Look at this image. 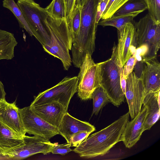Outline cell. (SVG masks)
<instances>
[{
    "mask_svg": "<svg viewBox=\"0 0 160 160\" xmlns=\"http://www.w3.org/2000/svg\"><path fill=\"white\" fill-rule=\"evenodd\" d=\"M129 116L128 112L108 127L89 135L73 151L80 157L87 159L106 154L117 143L121 141V137Z\"/></svg>",
    "mask_w": 160,
    "mask_h": 160,
    "instance_id": "cell-1",
    "label": "cell"
},
{
    "mask_svg": "<svg viewBox=\"0 0 160 160\" xmlns=\"http://www.w3.org/2000/svg\"><path fill=\"white\" fill-rule=\"evenodd\" d=\"M99 0H88L82 7L80 27L73 39L71 49L72 62L79 68L87 54L92 56L95 51L98 23L96 22Z\"/></svg>",
    "mask_w": 160,
    "mask_h": 160,
    "instance_id": "cell-2",
    "label": "cell"
},
{
    "mask_svg": "<svg viewBox=\"0 0 160 160\" xmlns=\"http://www.w3.org/2000/svg\"><path fill=\"white\" fill-rule=\"evenodd\" d=\"M46 21L50 37L49 44L42 46L45 51L62 62L64 70H68L72 65L69 54L73 41L72 35L66 19L54 18L48 14Z\"/></svg>",
    "mask_w": 160,
    "mask_h": 160,
    "instance_id": "cell-3",
    "label": "cell"
},
{
    "mask_svg": "<svg viewBox=\"0 0 160 160\" xmlns=\"http://www.w3.org/2000/svg\"><path fill=\"white\" fill-rule=\"evenodd\" d=\"M100 85L111 102L118 107L124 102L125 94L121 85V73L123 69L118 57L117 46L114 43L110 58L100 62Z\"/></svg>",
    "mask_w": 160,
    "mask_h": 160,
    "instance_id": "cell-4",
    "label": "cell"
},
{
    "mask_svg": "<svg viewBox=\"0 0 160 160\" xmlns=\"http://www.w3.org/2000/svg\"><path fill=\"white\" fill-rule=\"evenodd\" d=\"M17 4L33 36L42 46L49 44L50 31L46 21L48 14L44 8L40 7L33 0L18 1Z\"/></svg>",
    "mask_w": 160,
    "mask_h": 160,
    "instance_id": "cell-5",
    "label": "cell"
},
{
    "mask_svg": "<svg viewBox=\"0 0 160 160\" xmlns=\"http://www.w3.org/2000/svg\"><path fill=\"white\" fill-rule=\"evenodd\" d=\"M78 82L77 76L65 77L55 86L35 96L30 106L57 102L68 111L70 100L77 91Z\"/></svg>",
    "mask_w": 160,
    "mask_h": 160,
    "instance_id": "cell-6",
    "label": "cell"
},
{
    "mask_svg": "<svg viewBox=\"0 0 160 160\" xmlns=\"http://www.w3.org/2000/svg\"><path fill=\"white\" fill-rule=\"evenodd\" d=\"M79 68L78 96L82 100L91 99L94 91L101 87L100 62L95 63L92 56L88 53Z\"/></svg>",
    "mask_w": 160,
    "mask_h": 160,
    "instance_id": "cell-7",
    "label": "cell"
},
{
    "mask_svg": "<svg viewBox=\"0 0 160 160\" xmlns=\"http://www.w3.org/2000/svg\"><path fill=\"white\" fill-rule=\"evenodd\" d=\"M133 24L137 47L143 45L148 47V53L146 58L156 57L160 48V23L155 21L148 13Z\"/></svg>",
    "mask_w": 160,
    "mask_h": 160,
    "instance_id": "cell-8",
    "label": "cell"
},
{
    "mask_svg": "<svg viewBox=\"0 0 160 160\" xmlns=\"http://www.w3.org/2000/svg\"><path fill=\"white\" fill-rule=\"evenodd\" d=\"M49 140L40 136L25 135L22 143L10 151L3 158L7 159L20 160L39 153L47 155L51 152L57 143H52Z\"/></svg>",
    "mask_w": 160,
    "mask_h": 160,
    "instance_id": "cell-9",
    "label": "cell"
},
{
    "mask_svg": "<svg viewBox=\"0 0 160 160\" xmlns=\"http://www.w3.org/2000/svg\"><path fill=\"white\" fill-rule=\"evenodd\" d=\"M19 111L26 133L48 139L59 134L58 128L48 123L36 114L29 106L19 108Z\"/></svg>",
    "mask_w": 160,
    "mask_h": 160,
    "instance_id": "cell-10",
    "label": "cell"
},
{
    "mask_svg": "<svg viewBox=\"0 0 160 160\" xmlns=\"http://www.w3.org/2000/svg\"><path fill=\"white\" fill-rule=\"evenodd\" d=\"M125 79V96L132 119L141 110L143 100L146 95L145 90L141 79L136 76L133 71Z\"/></svg>",
    "mask_w": 160,
    "mask_h": 160,
    "instance_id": "cell-11",
    "label": "cell"
},
{
    "mask_svg": "<svg viewBox=\"0 0 160 160\" xmlns=\"http://www.w3.org/2000/svg\"><path fill=\"white\" fill-rule=\"evenodd\" d=\"M118 52L122 67H123L129 58L135 53L137 44L136 39V28L133 23L126 24L118 30Z\"/></svg>",
    "mask_w": 160,
    "mask_h": 160,
    "instance_id": "cell-12",
    "label": "cell"
},
{
    "mask_svg": "<svg viewBox=\"0 0 160 160\" xmlns=\"http://www.w3.org/2000/svg\"><path fill=\"white\" fill-rule=\"evenodd\" d=\"M16 103V101L10 103L5 99L1 101L0 121L17 134L23 137L26 133L23 127L19 108Z\"/></svg>",
    "mask_w": 160,
    "mask_h": 160,
    "instance_id": "cell-13",
    "label": "cell"
},
{
    "mask_svg": "<svg viewBox=\"0 0 160 160\" xmlns=\"http://www.w3.org/2000/svg\"><path fill=\"white\" fill-rule=\"evenodd\" d=\"M144 63L140 79L144 85L145 94L160 90V63L156 57L142 59Z\"/></svg>",
    "mask_w": 160,
    "mask_h": 160,
    "instance_id": "cell-14",
    "label": "cell"
},
{
    "mask_svg": "<svg viewBox=\"0 0 160 160\" xmlns=\"http://www.w3.org/2000/svg\"><path fill=\"white\" fill-rule=\"evenodd\" d=\"M147 114V108L143 106L139 113L127 123L121 138L127 148L132 147L140 139Z\"/></svg>",
    "mask_w": 160,
    "mask_h": 160,
    "instance_id": "cell-15",
    "label": "cell"
},
{
    "mask_svg": "<svg viewBox=\"0 0 160 160\" xmlns=\"http://www.w3.org/2000/svg\"><path fill=\"white\" fill-rule=\"evenodd\" d=\"M29 107L36 114L48 123L58 128L64 115L68 112L62 105L57 102Z\"/></svg>",
    "mask_w": 160,
    "mask_h": 160,
    "instance_id": "cell-16",
    "label": "cell"
},
{
    "mask_svg": "<svg viewBox=\"0 0 160 160\" xmlns=\"http://www.w3.org/2000/svg\"><path fill=\"white\" fill-rule=\"evenodd\" d=\"M58 129L59 134L62 136L68 143H69L71 137L75 133L83 131L92 133L96 130L93 125L73 117L68 112L64 115Z\"/></svg>",
    "mask_w": 160,
    "mask_h": 160,
    "instance_id": "cell-17",
    "label": "cell"
},
{
    "mask_svg": "<svg viewBox=\"0 0 160 160\" xmlns=\"http://www.w3.org/2000/svg\"><path fill=\"white\" fill-rule=\"evenodd\" d=\"M160 92H149L145 95L142 104L147 110V114L143 125V131L150 130L158 120L160 117Z\"/></svg>",
    "mask_w": 160,
    "mask_h": 160,
    "instance_id": "cell-18",
    "label": "cell"
},
{
    "mask_svg": "<svg viewBox=\"0 0 160 160\" xmlns=\"http://www.w3.org/2000/svg\"><path fill=\"white\" fill-rule=\"evenodd\" d=\"M23 141V137L17 134L0 121V151L2 158Z\"/></svg>",
    "mask_w": 160,
    "mask_h": 160,
    "instance_id": "cell-19",
    "label": "cell"
},
{
    "mask_svg": "<svg viewBox=\"0 0 160 160\" xmlns=\"http://www.w3.org/2000/svg\"><path fill=\"white\" fill-rule=\"evenodd\" d=\"M18 44L13 34L0 29V60L12 59L15 47Z\"/></svg>",
    "mask_w": 160,
    "mask_h": 160,
    "instance_id": "cell-20",
    "label": "cell"
},
{
    "mask_svg": "<svg viewBox=\"0 0 160 160\" xmlns=\"http://www.w3.org/2000/svg\"><path fill=\"white\" fill-rule=\"evenodd\" d=\"M140 13V12H137L124 15L112 16L108 18L99 21L98 25L103 27L111 26L116 28L118 30H119L127 24L133 23L134 18Z\"/></svg>",
    "mask_w": 160,
    "mask_h": 160,
    "instance_id": "cell-21",
    "label": "cell"
},
{
    "mask_svg": "<svg viewBox=\"0 0 160 160\" xmlns=\"http://www.w3.org/2000/svg\"><path fill=\"white\" fill-rule=\"evenodd\" d=\"M147 9V6L144 0H129L116 11L112 16L124 15L137 12H142Z\"/></svg>",
    "mask_w": 160,
    "mask_h": 160,
    "instance_id": "cell-22",
    "label": "cell"
},
{
    "mask_svg": "<svg viewBox=\"0 0 160 160\" xmlns=\"http://www.w3.org/2000/svg\"><path fill=\"white\" fill-rule=\"evenodd\" d=\"M82 7L75 4L71 12L66 20L73 39L77 35L80 27Z\"/></svg>",
    "mask_w": 160,
    "mask_h": 160,
    "instance_id": "cell-23",
    "label": "cell"
},
{
    "mask_svg": "<svg viewBox=\"0 0 160 160\" xmlns=\"http://www.w3.org/2000/svg\"><path fill=\"white\" fill-rule=\"evenodd\" d=\"M3 6L9 10L14 14L18 22L19 27L24 29L29 35L33 36L22 12L14 0H3Z\"/></svg>",
    "mask_w": 160,
    "mask_h": 160,
    "instance_id": "cell-24",
    "label": "cell"
},
{
    "mask_svg": "<svg viewBox=\"0 0 160 160\" xmlns=\"http://www.w3.org/2000/svg\"><path fill=\"white\" fill-rule=\"evenodd\" d=\"M93 100V110L92 115H97L100 111L108 103L111 102L107 93L101 87L95 90L92 96Z\"/></svg>",
    "mask_w": 160,
    "mask_h": 160,
    "instance_id": "cell-25",
    "label": "cell"
},
{
    "mask_svg": "<svg viewBox=\"0 0 160 160\" xmlns=\"http://www.w3.org/2000/svg\"><path fill=\"white\" fill-rule=\"evenodd\" d=\"M44 9L48 14L54 18L66 19L64 0H52Z\"/></svg>",
    "mask_w": 160,
    "mask_h": 160,
    "instance_id": "cell-26",
    "label": "cell"
},
{
    "mask_svg": "<svg viewBox=\"0 0 160 160\" xmlns=\"http://www.w3.org/2000/svg\"><path fill=\"white\" fill-rule=\"evenodd\" d=\"M129 0H109L101 18L106 19L111 17L115 12Z\"/></svg>",
    "mask_w": 160,
    "mask_h": 160,
    "instance_id": "cell-27",
    "label": "cell"
},
{
    "mask_svg": "<svg viewBox=\"0 0 160 160\" xmlns=\"http://www.w3.org/2000/svg\"><path fill=\"white\" fill-rule=\"evenodd\" d=\"M148 10V14L153 19L160 23V0H144Z\"/></svg>",
    "mask_w": 160,
    "mask_h": 160,
    "instance_id": "cell-28",
    "label": "cell"
},
{
    "mask_svg": "<svg viewBox=\"0 0 160 160\" xmlns=\"http://www.w3.org/2000/svg\"><path fill=\"white\" fill-rule=\"evenodd\" d=\"M91 132L87 131H80L73 134L71 137L69 143L71 146L77 147L86 138Z\"/></svg>",
    "mask_w": 160,
    "mask_h": 160,
    "instance_id": "cell-29",
    "label": "cell"
},
{
    "mask_svg": "<svg viewBox=\"0 0 160 160\" xmlns=\"http://www.w3.org/2000/svg\"><path fill=\"white\" fill-rule=\"evenodd\" d=\"M71 146V144L67 142L61 144H58L57 143L52 150L51 153L53 154L65 155L72 151L70 148Z\"/></svg>",
    "mask_w": 160,
    "mask_h": 160,
    "instance_id": "cell-30",
    "label": "cell"
},
{
    "mask_svg": "<svg viewBox=\"0 0 160 160\" xmlns=\"http://www.w3.org/2000/svg\"><path fill=\"white\" fill-rule=\"evenodd\" d=\"M136 61L137 58L134 53L129 58L123 66V74L125 78L133 71Z\"/></svg>",
    "mask_w": 160,
    "mask_h": 160,
    "instance_id": "cell-31",
    "label": "cell"
},
{
    "mask_svg": "<svg viewBox=\"0 0 160 160\" xmlns=\"http://www.w3.org/2000/svg\"><path fill=\"white\" fill-rule=\"evenodd\" d=\"M136 58L137 61L134 66V72L136 76L140 79L143 71L144 63L141 57L137 56Z\"/></svg>",
    "mask_w": 160,
    "mask_h": 160,
    "instance_id": "cell-32",
    "label": "cell"
},
{
    "mask_svg": "<svg viewBox=\"0 0 160 160\" xmlns=\"http://www.w3.org/2000/svg\"><path fill=\"white\" fill-rule=\"evenodd\" d=\"M109 0H99L97 7L96 16V22L98 23L101 18Z\"/></svg>",
    "mask_w": 160,
    "mask_h": 160,
    "instance_id": "cell-33",
    "label": "cell"
},
{
    "mask_svg": "<svg viewBox=\"0 0 160 160\" xmlns=\"http://www.w3.org/2000/svg\"><path fill=\"white\" fill-rule=\"evenodd\" d=\"M65 8L66 19L72 10L75 4L76 0H64Z\"/></svg>",
    "mask_w": 160,
    "mask_h": 160,
    "instance_id": "cell-34",
    "label": "cell"
},
{
    "mask_svg": "<svg viewBox=\"0 0 160 160\" xmlns=\"http://www.w3.org/2000/svg\"><path fill=\"white\" fill-rule=\"evenodd\" d=\"M120 80L121 88L123 92L125 94L126 81L123 74V69L122 70L121 73Z\"/></svg>",
    "mask_w": 160,
    "mask_h": 160,
    "instance_id": "cell-35",
    "label": "cell"
},
{
    "mask_svg": "<svg viewBox=\"0 0 160 160\" xmlns=\"http://www.w3.org/2000/svg\"><path fill=\"white\" fill-rule=\"evenodd\" d=\"M6 93L4 90V86L0 80V104L1 101L5 99Z\"/></svg>",
    "mask_w": 160,
    "mask_h": 160,
    "instance_id": "cell-36",
    "label": "cell"
},
{
    "mask_svg": "<svg viewBox=\"0 0 160 160\" xmlns=\"http://www.w3.org/2000/svg\"><path fill=\"white\" fill-rule=\"evenodd\" d=\"M88 0H76L75 4L82 7Z\"/></svg>",
    "mask_w": 160,
    "mask_h": 160,
    "instance_id": "cell-37",
    "label": "cell"
},
{
    "mask_svg": "<svg viewBox=\"0 0 160 160\" xmlns=\"http://www.w3.org/2000/svg\"><path fill=\"white\" fill-rule=\"evenodd\" d=\"M0 158H2V154L1 153V151H0Z\"/></svg>",
    "mask_w": 160,
    "mask_h": 160,
    "instance_id": "cell-38",
    "label": "cell"
},
{
    "mask_svg": "<svg viewBox=\"0 0 160 160\" xmlns=\"http://www.w3.org/2000/svg\"><path fill=\"white\" fill-rule=\"evenodd\" d=\"M24 0H18V1H24Z\"/></svg>",
    "mask_w": 160,
    "mask_h": 160,
    "instance_id": "cell-39",
    "label": "cell"
}]
</instances>
